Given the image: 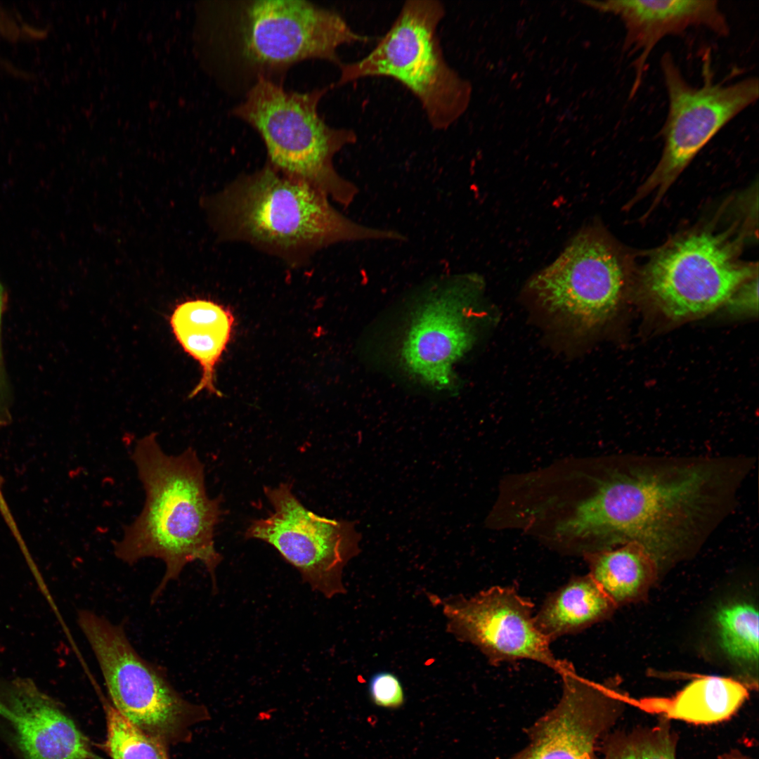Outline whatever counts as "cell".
Here are the masks:
<instances>
[{"mask_svg": "<svg viewBox=\"0 0 759 759\" xmlns=\"http://www.w3.org/2000/svg\"><path fill=\"white\" fill-rule=\"evenodd\" d=\"M0 70L6 73L22 79H30L33 77L31 73L26 72L15 65L12 62L0 56Z\"/></svg>", "mask_w": 759, "mask_h": 759, "instance_id": "cell-26", "label": "cell"}, {"mask_svg": "<svg viewBox=\"0 0 759 759\" xmlns=\"http://www.w3.org/2000/svg\"><path fill=\"white\" fill-rule=\"evenodd\" d=\"M589 576L614 604L643 596L656 577L659 564L642 545L628 543L584 557Z\"/></svg>", "mask_w": 759, "mask_h": 759, "instance_id": "cell-19", "label": "cell"}, {"mask_svg": "<svg viewBox=\"0 0 759 759\" xmlns=\"http://www.w3.org/2000/svg\"><path fill=\"white\" fill-rule=\"evenodd\" d=\"M446 618V631L476 647L493 665L519 660L542 663L559 675L573 668L557 659L537 629L533 604L513 586H493L473 596L432 597Z\"/></svg>", "mask_w": 759, "mask_h": 759, "instance_id": "cell-11", "label": "cell"}, {"mask_svg": "<svg viewBox=\"0 0 759 759\" xmlns=\"http://www.w3.org/2000/svg\"><path fill=\"white\" fill-rule=\"evenodd\" d=\"M453 283L420 309L402 348L406 367L439 387L450 382L453 364L469 349L473 339L462 299V280Z\"/></svg>", "mask_w": 759, "mask_h": 759, "instance_id": "cell-14", "label": "cell"}, {"mask_svg": "<svg viewBox=\"0 0 759 759\" xmlns=\"http://www.w3.org/2000/svg\"><path fill=\"white\" fill-rule=\"evenodd\" d=\"M594 8L619 16L625 28V51L637 53L630 96L638 90L653 48L663 38L692 27H703L726 37L729 27L717 1L610 0L585 1Z\"/></svg>", "mask_w": 759, "mask_h": 759, "instance_id": "cell-15", "label": "cell"}, {"mask_svg": "<svg viewBox=\"0 0 759 759\" xmlns=\"http://www.w3.org/2000/svg\"><path fill=\"white\" fill-rule=\"evenodd\" d=\"M677 740L669 720L662 718L653 726L609 732L593 759H677Z\"/></svg>", "mask_w": 759, "mask_h": 759, "instance_id": "cell-20", "label": "cell"}, {"mask_svg": "<svg viewBox=\"0 0 759 759\" xmlns=\"http://www.w3.org/2000/svg\"><path fill=\"white\" fill-rule=\"evenodd\" d=\"M702 63V84L696 87L687 82L670 53L661 58V69L668 98V110L661 129L663 149L633 202L654 191L658 201L718 131L758 98L757 77L729 84L715 82L709 51Z\"/></svg>", "mask_w": 759, "mask_h": 759, "instance_id": "cell-6", "label": "cell"}, {"mask_svg": "<svg viewBox=\"0 0 759 759\" xmlns=\"http://www.w3.org/2000/svg\"><path fill=\"white\" fill-rule=\"evenodd\" d=\"M718 759H753L741 753L739 750L733 749L720 755Z\"/></svg>", "mask_w": 759, "mask_h": 759, "instance_id": "cell-27", "label": "cell"}, {"mask_svg": "<svg viewBox=\"0 0 759 759\" xmlns=\"http://www.w3.org/2000/svg\"><path fill=\"white\" fill-rule=\"evenodd\" d=\"M758 275L743 284L728 301L733 309L741 311H758Z\"/></svg>", "mask_w": 759, "mask_h": 759, "instance_id": "cell-25", "label": "cell"}, {"mask_svg": "<svg viewBox=\"0 0 759 759\" xmlns=\"http://www.w3.org/2000/svg\"><path fill=\"white\" fill-rule=\"evenodd\" d=\"M264 491L273 511L266 517L253 520L245 537L273 546L313 590L325 597L346 593L344 568L360 552V534L355 524L308 510L289 483L266 486Z\"/></svg>", "mask_w": 759, "mask_h": 759, "instance_id": "cell-8", "label": "cell"}, {"mask_svg": "<svg viewBox=\"0 0 759 759\" xmlns=\"http://www.w3.org/2000/svg\"><path fill=\"white\" fill-rule=\"evenodd\" d=\"M614 607V604L587 574L572 578L551 592L534 615V621L539 632L552 642L603 621Z\"/></svg>", "mask_w": 759, "mask_h": 759, "instance_id": "cell-18", "label": "cell"}, {"mask_svg": "<svg viewBox=\"0 0 759 759\" xmlns=\"http://www.w3.org/2000/svg\"><path fill=\"white\" fill-rule=\"evenodd\" d=\"M737 240L727 232L694 231L656 253L643 275L644 287L668 317L681 320L709 313L728 302L758 275L757 266L737 259Z\"/></svg>", "mask_w": 759, "mask_h": 759, "instance_id": "cell-7", "label": "cell"}, {"mask_svg": "<svg viewBox=\"0 0 759 759\" xmlns=\"http://www.w3.org/2000/svg\"><path fill=\"white\" fill-rule=\"evenodd\" d=\"M46 34L44 27L23 22L18 13L0 7V36L6 39L11 41L39 39L44 38Z\"/></svg>", "mask_w": 759, "mask_h": 759, "instance_id": "cell-24", "label": "cell"}, {"mask_svg": "<svg viewBox=\"0 0 759 759\" xmlns=\"http://www.w3.org/2000/svg\"><path fill=\"white\" fill-rule=\"evenodd\" d=\"M748 696L747 686L740 681L706 676L693 680L672 698L646 699L640 704L667 720L710 725L729 719Z\"/></svg>", "mask_w": 759, "mask_h": 759, "instance_id": "cell-17", "label": "cell"}, {"mask_svg": "<svg viewBox=\"0 0 759 759\" xmlns=\"http://www.w3.org/2000/svg\"><path fill=\"white\" fill-rule=\"evenodd\" d=\"M105 709V748L112 759H169L162 741L133 725L110 703Z\"/></svg>", "mask_w": 759, "mask_h": 759, "instance_id": "cell-22", "label": "cell"}, {"mask_svg": "<svg viewBox=\"0 0 759 759\" xmlns=\"http://www.w3.org/2000/svg\"><path fill=\"white\" fill-rule=\"evenodd\" d=\"M131 458L145 498L139 514L115 543V555L129 565L145 558L164 562V574L152 595L153 601L195 562L204 565L216 590L222 556L215 547L214 531L223 514L222 499L207 495L205 467L196 450L188 447L167 454L157 434L150 433L136 441Z\"/></svg>", "mask_w": 759, "mask_h": 759, "instance_id": "cell-1", "label": "cell"}, {"mask_svg": "<svg viewBox=\"0 0 759 759\" xmlns=\"http://www.w3.org/2000/svg\"><path fill=\"white\" fill-rule=\"evenodd\" d=\"M242 11V53L263 71L281 70L308 58L339 67V48L371 40L337 12L304 0L251 1Z\"/></svg>", "mask_w": 759, "mask_h": 759, "instance_id": "cell-9", "label": "cell"}, {"mask_svg": "<svg viewBox=\"0 0 759 759\" xmlns=\"http://www.w3.org/2000/svg\"><path fill=\"white\" fill-rule=\"evenodd\" d=\"M330 200L268 164L226 186L209 209L222 239L246 242L291 265L304 264L318 250L341 242L406 240L398 231L348 218Z\"/></svg>", "mask_w": 759, "mask_h": 759, "instance_id": "cell-2", "label": "cell"}, {"mask_svg": "<svg viewBox=\"0 0 759 759\" xmlns=\"http://www.w3.org/2000/svg\"><path fill=\"white\" fill-rule=\"evenodd\" d=\"M625 271L618 252L596 231H583L539 272L529 287L550 313L579 330L606 321L616 310Z\"/></svg>", "mask_w": 759, "mask_h": 759, "instance_id": "cell-10", "label": "cell"}, {"mask_svg": "<svg viewBox=\"0 0 759 759\" xmlns=\"http://www.w3.org/2000/svg\"><path fill=\"white\" fill-rule=\"evenodd\" d=\"M716 623L722 648L741 664L758 661V613L751 604L734 603L720 609Z\"/></svg>", "mask_w": 759, "mask_h": 759, "instance_id": "cell-21", "label": "cell"}, {"mask_svg": "<svg viewBox=\"0 0 759 759\" xmlns=\"http://www.w3.org/2000/svg\"><path fill=\"white\" fill-rule=\"evenodd\" d=\"M558 703L526 730L529 742L507 759H593L602 739L622 715L623 696L571 668L560 675Z\"/></svg>", "mask_w": 759, "mask_h": 759, "instance_id": "cell-12", "label": "cell"}, {"mask_svg": "<svg viewBox=\"0 0 759 759\" xmlns=\"http://www.w3.org/2000/svg\"><path fill=\"white\" fill-rule=\"evenodd\" d=\"M331 87L300 93L258 74L233 112L259 134L273 168L347 207L359 190L337 171L333 160L342 149L356 142L357 134L353 129L332 127L319 115V101Z\"/></svg>", "mask_w": 759, "mask_h": 759, "instance_id": "cell-3", "label": "cell"}, {"mask_svg": "<svg viewBox=\"0 0 759 759\" xmlns=\"http://www.w3.org/2000/svg\"><path fill=\"white\" fill-rule=\"evenodd\" d=\"M176 340L200 365V379L191 391L221 396L215 386V368L231 339L234 317L229 309L207 299H189L176 305L169 318Z\"/></svg>", "mask_w": 759, "mask_h": 759, "instance_id": "cell-16", "label": "cell"}, {"mask_svg": "<svg viewBox=\"0 0 759 759\" xmlns=\"http://www.w3.org/2000/svg\"><path fill=\"white\" fill-rule=\"evenodd\" d=\"M372 702L379 707L396 709L405 702L403 688L394 673L382 671L373 675L368 684Z\"/></svg>", "mask_w": 759, "mask_h": 759, "instance_id": "cell-23", "label": "cell"}, {"mask_svg": "<svg viewBox=\"0 0 759 759\" xmlns=\"http://www.w3.org/2000/svg\"><path fill=\"white\" fill-rule=\"evenodd\" d=\"M0 717L11 726L24 759H91L86 738L30 678L0 677Z\"/></svg>", "mask_w": 759, "mask_h": 759, "instance_id": "cell-13", "label": "cell"}, {"mask_svg": "<svg viewBox=\"0 0 759 759\" xmlns=\"http://www.w3.org/2000/svg\"><path fill=\"white\" fill-rule=\"evenodd\" d=\"M446 8L439 0H408L387 31L361 58L342 63L332 86L365 78L396 81L419 101L434 130L450 129L465 112L472 86L444 56L439 27Z\"/></svg>", "mask_w": 759, "mask_h": 759, "instance_id": "cell-4", "label": "cell"}, {"mask_svg": "<svg viewBox=\"0 0 759 759\" xmlns=\"http://www.w3.org/2000/svg\"><path fill=\"white\" fill-rule=\"evenodd\" d=\"M77 623L92 649L113 706L143 732L164 744L190 737V727L208 718L206 708L187 701L163 671L144 659L122 625L82 609Z\"/></svg>", "mask_w": 759, "mask_h": 759, "instance_id": "cell-5", "label": "cell"}, {"mask_svg": "<svg viewBox=\"0 0 759 759\" xmlns=\"http://www.w3.org/2000/svg\"><path fill=\"white\" fill-rule=\"evenodd\" d=\"M1 306H2V291H1V287L0 286V325H1Z\"/></svg>", "mask_w": 759, "mask_h": 759, "instance_id": "cell-28", "label": "cell"}]
</instances>
